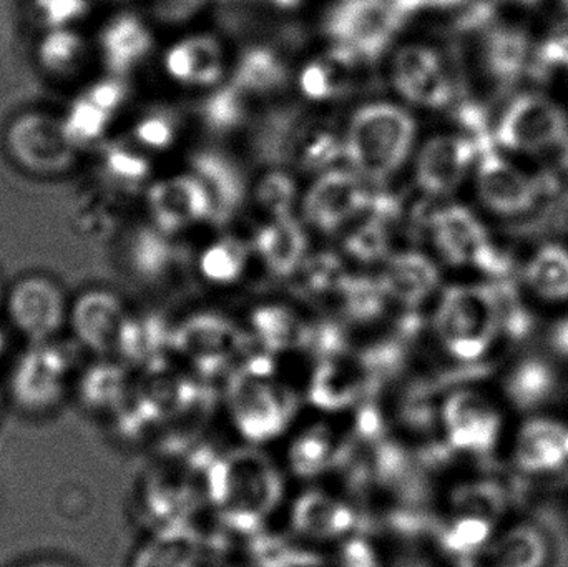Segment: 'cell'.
Listing matches in <instances>:
<instances>
[{"instance_id":"45","label":"cell","mask_w":568,"mask_h":567,"mask_svg":"<svg viewBox=\"0 0 568 567\" xmlns=\"http://www.w3.org/2000/svg\"><path fill=\"white\" fill-rule=\"evenodd\" d=\"M175 135V122L169 113H150L135 126V139L152 149H165Z\"/></svg>"},{"instance_id":"2","label":"cell","mask_w":568,"mask_h":567,"mask_svg":"<svg viewBox=\"0 0 568 567\" xmlns=\"http://www.w3.org/2000/svg\"><path fill=\"white\" fill-rule=\"evenodd\" d=\"M416 123L409 113L389 103L367 105L351 120L344 153L354 169L373 182H384L409 155Z\"/></svg>"},{"instance_id":"19","label":"cell","mask_w":568,"mask_h":567,"mask_svg":"<svg viewBox=\"0 0 568 567\" xmlns=\"http://www.w3.org/2000/svg\"><path fill=\"white\" fill-rule=\"evenodd\" d=\"M126 265L133 275L146 285H162L180 276L186 256L182 250L166 240L160 229L140 226L126 239Z\"/></svg>"},{"instance_id":"6","label":"cell","mask_w":568,"mask_h":567,"mask_svg":"<svg viewBox=\"0 0 568 567\" xmlns=\"http://www.w3.org/2000/svg\"><path fill=\"white\" fill-rule=\"evenodd\" d=\"M6 145L20 169L42 176L69 172L79 155V149L67 136L62 119L43 112L17 117L7 129Z\"/></svg>"},{"instance_id":"16","label":"cell","mask_w":568,"mask_h":567,"mask_svg":"<svg viewBox=\"0 0 568 567\" xmlns=\"http://www.w3.org/2000/svg\"><path fill=\"white\" fill-rule=\"evenodd\" d=\"M149 205L163 233H173L199 220H210L212 202L196 176H176L150 189Z\"/></svg>"},{"instance_id":"52","label":"cell","mask_w":568,"mask_h":567,"mask_svg":"<svg viewBox=\"0 0 568 567\" xmlns=\"http://www.w3.org/2000/svg\"><path fill=\"white\" fill-rule=\"evenodd\" d=\"M20 567H79V566L70 565V563H65V561H57V559H42V561L29 563V565L20 566Z\"/></svg>"},{"instance_id":"29","label":"cell","mask_w":568,"mask_h":567,"mask_svg":"<svg viewBox=\"0 0 568 567\" xmlns=\"http://www.w3.org/2000/svg\"><path fill=\"white\" fill-rule=\"evenodd\" d=\"M37 60L49 75L70 79L85 65V39L72 27L45 30L37 45Z\"/></svg>"},{"instance_id":"30","label":"cell","mask_w":568,"mask_h":567,"mask_svg":"<svg viewBox=\"0 0 568 567\" xmlns=\"http://www.w3.org/2000/svg\"><path fill=\"white\" fill-rule=\"evenodd\" d=\"M233 82L253 95H266L286 85V63L268 47H253L243 53Z\"/></svg>"},{"instance_id":"4","label":"cell","mask_w":568,"mask_h":567,"mask_svg":"<svg viewBox=\"0 0 568 567\" xmlns=\"http://www.w3.org/2000/svg\"><path fill=\"white\" fill-rule=\"evenodd\" d=\"M77 353L65 343L30 345L17 360L10 375L9 396L22 412L42 415L55 409L65 398L72 383Z\"/></svg>"},{"instance_id":"1","label":"cell","mask_w":568,"mask_h":567,"mask_svg":"<svg viewBox=\"0 0 568 567\" xmlns=\"http://www.w3.org/2000/svg\"><path fill=\"white\" fill-rule=\"evenodd\" d=\"M436 328L447 352L460 362L489 355L504 335L503 302L497 285H459L446 290Z\"/></svg>"},{"instance_id":"15","label":"cell","mask_w":568,"mask_h":567,"mask_svg":"<svg viewBox=\"0 0 568 567\" xmlns=\"http://www.w3.org/2000/svg\"><path fill=\"white\" fill-rule=\"evenodd\" d=\"M394 82L406 99L420 105L440 109L454 99V85L443 60L427 47L410 45L397 53Z\"/></svg>"},{"instance_id":"9","label":"cell","mask_w":568,"mask_h":567,"mask_svg":"<svg viewBox=\"0 0 568 567\" xmlns=\"http://www.w3.org/2000/svg\"><path fill=\"white\" fill-rule=\"evenodd\" d=\"M444 419L450 442L469 455H493L506 439L507 405L500 396L476 389L454 393Z\"/></svg>"},{"instance_id":"24","label":"cell","mask_w":568,"mask_h":567,"mask_svg":"<svg viewBox=\"0 0 568 567\" xmlns=\"http://www.w3.org/2000/svg\"><path fill=\"white\" fill-rule=\"evenodd\" d=\"M202 539L183 525L155 529L130 558L129 567H202Z\"/></svg>"},{"instance_id":"25","label":"cell","mask_w":568,"mask_h":567,"mask_svg":"<svg viewBox=\"0 0 568 567\" xmlns=\"http://www.w3.org/2000/svg\"><path fill=\"white\" fill-rule=\"evenodd\" d=\"M527 292L547 305L568 302V249L560 243L540 246L523 270Z\"/></svg>"},{"instance_id":"49","label":"cell","mask_w":568,"mask_h":567,"mask_svg":"<svg viewBox=\"0 0 568 567\" xmlns=\"http://www.w3.org/2000/svg\"><path fill=\"white\" fill-rule=\"evenodd\" d=\"M166 69L175 79L192 83V55L186 42L179 43L166 57Z\"/></svg>"},{"instance_id":"13","label":"cell","mask_w":568,"mask_h":567,"mask_svg":"<svg viewBox=\"0 0 568 567\" xmlns=\"http://www.w3.org/2000/svg\"><path fill=\"white\" fill-rule=\"evenodd\" d=\"M480 146L469 135H440L429 140L417 160V182L429 195L454 192L479 160Z\"/></svg>"},{"instance_id":"26","label":"cell","mask_w":568,"mask_h":567,"mask_svg":"<svg viewBox=\"0 0 568 567\" xmlns=\"http://www.w3.org/2000/svg\"><path fill=\"white\" fill-rule=\"evenodd\" d=\"M379 280L387 295L406 305H417L434 292L439 283V272L420 253H399L387 262Z\"/></svg>"},{"instance_id":"38","label":"cell","mask_w":568,"mask_h":567,"mask_svg":"<svg viewBox=\"0 0 568 567\" xmlns=\"http://www.w3.org/2000/svg\"><path fill=\"white\" fill-rule=\"evenodd\" d=\"M246 250L236 240H223L203 255L202 270L215 282H233L245 269Z\"/></svg>"},{"instance_id":"17","label":"cell","mask_w":568,"mask_h":567,"mask_svg":"<svg viewBox=\"0 0 568 567\" xmlns=\"http://www.w3.org/2000/svg\"><path fill=\"white\" fill-rule=\"evenodd\" d=\"M534 47L524 30L517 27H490L480 43V65L490 82L500 89L516 85L530 73Z\"/></svg>"},{"instance_id":"8","label":"cell","mask_w":568,"mask_h":567,"mask_svg":"<svg viewBox=\"0 0 568 567\" xmlns=\"http://www.w3.org/2000/svg\"><path fill=\"white\" fill-rule=\"evenodd\" d=\"M546 183L516 165L494 143L480 149L476 165L477 193L484 206L496 215L516 219L532 212L546 193Z\"/></svg>"},{"instance_id":"3","label":"cell","mask_w":568,"mask_h":567,"mask_svg":"<svg viewBox=\"0 0 568 567\" xmlns=\"http://www.w3.org/2000/svg\"><path fill=\"white\" fill-rule=\"evenodd\" d=\"M568 139L566 110L540 92L517 95L493 130L494 145L507 155L539 156L554 153Z\"/></svg>"},{"instance_id":"48","label":"cell","mask_w":568,"mask_h":567,"mask_svg":"<svg viewBox=\"0 0 568 567\" xmlns=\"http://www.w3.org/2000/svg\"><path fill=\"white\" fill-rule=\"evenodd\" d=\"M334 567H381V565L371 546H367L364 541L351 539L349 543L343 546L341 553H337Z\"/></svg>"},{"instance_id":"36","label":"cell","mask_w":568,"mask_h":567,"mask_svg":"<svg viewBox=\"0 0 568 567\" xmlns=\"http://www.w3.org/2000/svg\"><path fill=\"white\" fill-rule=\"evenodd\" d=\"M236 332L229 322L215 315L195 316L176 332L175 342L182 348L193 352H222L229 345H235Z\"/></svg>"},{"instance_id":"41","label":"cell","mask_w":568,"mask_h":567,"mask_svg":"<svg viewBox=\"0 0 568 567\" xmlns=\"http://www.w3.org/2000/svg\"><path fill=\"white\" fill-rule=\"evenodd\" d=\"M89 10L90 0H32L33 19L45 30L65 29Z\"/></svg>"},{"instance_id":"11","label":"cell","mask_w":568,"mask_h":567,"mask_svg":"<svg viewBox=\"0 0 568 567\" xmlns=\"http://www.w3.org/2000/svg\"><path fill=\"white\" fill-rule=\"evenodd\" d=\"M513 465L527 478L556 476L568 468V425L564 419L534 415L513 433Z\"/></svg>"},{"instance_id":"21","label":"cell","mask_w":568,"mask_h":567,"mask_svg":"<svg viewBox=\"0 0 568 567\" xmlns=\"http://www.w3.org/2000/svg\"><path fill=\"white\" fill-rule=\"evenodd\" d=\"M559 388L557 369L547 360L529 356L507 372L500 398L513 409L536 415L556 398Z\"/></svg>"},{"instance_id":"57","label":"cell","mask_w":568,"mask_h":567,"mask_svg":"<svg viewBox=\"0 0 568 567\" xmlns=\"http://www.w3.org/2000/svg\"><path fill=\"white\" fill-rule=\"evenodd\" d=\"M0 300H2V282H0Z\"/></svg>"},{"instance_id":"54","label":"cell","mask_w":568,"mask_h":567,"mask_svg":"<svg viewBox=\"0 0 568 567\" xmlns=\"http://www.w3.org/2000/svg\"><path fill=\"white\" fill-rule=\"evenodd\" d=\"M503 2L510 3V6L526 7V9H529V7L539 6L542 0H503Z\"/></svg>"},{"instance_id":"44","label":"cell","mask_w":568,"mask_h":567,"mask_svg":"<svg viewBox=\"0 0 568 567\" xmlns=\"http://www.w3.org/2000/svg\"><path fill=\"white\" fill-rule=\"evenodd\" d=\"M253 322L262 338L272 346L284 345L294 330L293 315L276 306L258 310L253 316Z\"/></svg>"},{"instance_id":"22","label":"cell","mask_w":568,"mask_h":567,"mask_svg":"<svg viewBox=\"0 0 568 567\" xmlns=\"http://www.w3.org/2000/svg\"><path fill=\"white\" fill-rule=\"evenodd\" d=\"M99 45L110 75L125 77L145 59L153 39L149 27L139 17L120 13L103 27Z\"/></svg>"},{"instance_id":"27","label":"cell","mask_w":568,"mask_h":567,"mask_svg":"<svg viewBox=\"0 0 568 567\" xmlns=\"http://www.w3.org/2000/svg\"><path fill=\"white\" fill-rule=\"evenodd\" d=\"M306 235L293 216L276 219L260 232L256 249L276 275H293L306 253Z\"/></svg>"},{"instance_id":"34","label":"cell","mask_w":568,"mask_h":567,"mask_svg":"<svg viewBox=\"0 0 568 567\" xmlns=\"http://www.w3.org/2000/svg\"><path fill=\"white\" fill-rule=\"evenodd\" d=\"M113 196L105 190L87 189L77 196L73 222L82 235L92 240H106L115 233L119 219L113 209Z\"/></svg>"},{"instance_id":"37","label":"cell","mask_w":568,"mask_h":567,"mask_svg":"<svg viewBox=\"0 0 568 567\" xmlns=\"http://www.w3.org/2000/svg\"><path fill=\"white\" fill-rule=\"evenodd\" d=\"M337 292L343 295L344 306L354 318H371L383 310L384 295H387L381 280L364 276H344Z\"/></svg>"},{"instance_id":"14","label":"cell","mask_w":568,"mask_h":567,"mask_svg":"<svg viewBox=\"0 0 568 567\" xmlns=\"http://www.w3.org/2000/svg\"><path fill=\"white\" fill-rule=\"evenodd\" d=\"M369 195L356 175L333 170L311 186L304 199V215L317 229L334 232L366 210Z\"/></svg>"},{"instance_id":"42","label":"cell","mask_w":568,"mask_h":567,"mask_svg":"<svg viewBox=\"0 0 568 567\" xmlns=\"http://www.w3.org/2000/svg\"><path fill=\"white\" fill-rule=\"evenodd\" d=\"M296 196V186L293 180L282 172H272L262 180L258 186L260 205L268 210L276 219L290 215Z\"/></svg>"},{"instance_id":"23","label":"cell","mask_w":568,"mask_h":567,"mask_svg":"<svg viewBox=\"0 0 568 567\" xmlns=\"http://www.w3.org/2000/svg\"><path fill=\"white\" fill-rule=\"evenodd\" d=\"M307 120L297 107H280L266 112L253 129L252 146L256 159L270 165L293 163L297 142Z\"/></svg>"},{"instance_id":"18","label":"cell","mask_w":568,"mask_h":567,"mask_svg":"<svg viewBox=\"0 0 568 567\" xmlns=\"http://www.w3.org/2000/svg\"><path fill=\"white\" fill-rule=\"evenodd\" d=\"M552 556L549 533L532 519L503 526L484 553L486 567H549Z\"/></svg>"},{"instance_id":"31","label":"cell","mask_w":568,"mask_h":567,"mask_svg":"<svg viewBox=\"0 0 568 567\" xmlns=\"http://www.w3.org/2000/svg\"><path fill=\"white\" fill-rule=\"evenodd\" d=\"M125 372L112 363L100 362L83 369L77 379V395L83 408L90 412L112 409L125 389Z\"/></svg>"},{"instance_id":"56","label":"cell","mask_w":568,"mask_h":567,"mask_svg":"<svg viewBox=\"0 0 568 567\" xmlns=\"http://www.w3.org/2000/svg\"><path fill=\"white\" fill-rule=\"evenodd\" d=\"M560 2H562V6L568 10V0H560Z\"/></svg>"},{"instance_id":"28","label":"cell","mask_w":568,"mask_h":567,"mask_svg":"<svg viewBox=\"0 0 568 567\" xmlns=\"http://www.w3.org/2000/svg\"><path fill=\"white\" fill-rule=\"evenodd\" d=\"M99 179L110 195H130L145 182L149 162L126 143L113 142L103 146L99 156Z\"/></svg>"},{"instance_id":"35","label":"cell","mask_w":568,"mask_h":567,"mask_svg":"<svg viewBox=\"0 0 568 567\" xmlns=\"http://www.w3.org/2000/svg\"><path fill=\"white\" fill-rule=\"evenodd\" d=\"M112 117L82 93L70 103L62 123L70 142L80 150L103 139Z\"/></svg>"},{"instance_id":"5","label":"cell","mask_w":568,"mask_h":567,"mask_svg":"<svg viewBox=\"0 0 568 567\" xmlns=\"http://www.w3.org/2000/svg\"><path fill=\"white\" fill-rule=\"evenodd\" d=\"M407 16L396 0H337L327 12L324 30L337 43L356 53L364 63L383 55Z\"/></svg>"},{"instance_id":"51","label":"cell","mask_w":568,"mask_h":567,"mask_svg":"<svg viewBox=\"0 0 568 567\" xmlns=\"http://www.w3.org/2000/svg\"><path fill=\"white\" fill-rule=\"evenodd\" d=\"M550 345L557 356L568 360V315L554 325L550 332Z\"/></svg>"},{"instance_id":"43","label":"cell","mask_w":568,"mask_h":567,"mask_svg":"<svg viewBox=\"0 0 568 567\" xmlns=\"http://www.w3.org/2000/svg\"><path fill=\"white\" fill-rule=\"evenodd\" d=\"M303 288L310 293H324L339 288L344 280L339 260L333 255H320L304 269Z\"/></svg>"},{"instance_id":"10","label":"cell","mask_w":568,"mask_h":567,"mask_svg":"<svg viewBox=\"0 0 568 567\" xmlns=\"http://www.w3.org/2000/svg\"><path fill=\"white\" fill-rule=\"evenodd\" d=\"M7 312L13 328L30 345L52 342L67 320L65 296L52 280L27 276L10 290Z\"/></svg>"},{"instance_id":"12","label":"cell","mask_w":568,"mask_h":567,"mask_svg":"<svg viewBox=\"0 0 568 567\" xmlns=\"http://www.w3.org/2000/svg\"><path fill=\"white\" fill-rule=\"evenodd\" d=\"M129 316L122 300L109 290H89L70 310V325L77 342L99 356L119 353Z\"/></svg>"},{"instance_id":"32","label":"cell","mask_w":568,"mask_h":567,"mask_svg":"<svg viewBox=\"0 0 568 567\" xmlns=\"http://www.w3.org/2000/svg\"><path fill=\"white\" fill-rule=\"evenodd\" d=\"M253 93L230 80L222 89L216 90L212 97L200 107L202 119L213 132H232L236 126L243 125L252 109Z\"/></svg>"},{"instance_id":"50","label":"cell","mask_w":568,"mask_h":567,"mask_svg":"<svg viewBox=\"0 0 568 567\" xmlns=\"http://www.w3.org/2000/svg\"><path fill=\"white\" fill-rule=\"evenodd\" d=\"M466 0H396V6L399 7L404 16L414 12L424 7H433V9H449V7H457Z\"/></svg>"},{"instance_id":"46","label":"cell","mask_w":568,"mask_h":567,"mask_svg":"<svg viewBox=\"0 0 568 567\" xmlns=\"http://www.w3.org/2000/svg\"><path fill=\"white\" fill-rule=\"evenodd\" d=\"M83 95L89 97L100 109L115 115L116 110L125 103L129 89H126V83L123 82L122 77L112 75L90 85L83 92Z\"/></svg>"},{"instance_id":"33","label":"cell","mask_w":568,"mask_h":567,"mask_svg":"<svg viewBox=\"0 0 568 567\" xmlns=\"http://www.w3.org/2000/svg\"><path fill=\"white\" fill-rule=\"evenodd\" d=\"M530 73L540 82L560 83L568 89V19L550 27L534 47Z\"/></svg>"},{"instance_id":"39","label":"cell","mask_w":568,"mask_h":567,"mask_svg":"<svg viewBox=\"0 0 568 567\" xmlns=\"http://www.w3.org/2000/svg\"><path fill=\"white\" fill-rule=\"evenodd\" d=\"M346 250L361 262H376L389 250V225L383 220L369 216L353 235L347 239Z\"/></svg>"},{"instance_id":"55","label":"cell","mask_w":568,"mask_h":567,"mask_svg":"<svg viewBox=\"0 0 568 567\" xmlns=\"http://www.w3.org/2000/svg\"><path fill=\"white\" fill-rule=\"evenodd\" d=\"M3 348H6V340H3L2 332H0V355H2Z\"/></svg>"},{"instance_id":"53","label":"cell","mask_w":568,"mask_h":567,"mask_svg":"<svg viewBox=\"0 0 568 567\" xmlns=\"http://www.w3.org/2000/svg\"><path fill=\"white\" fill-rule=\"evenodd\" d=\"M556 153L557 156H559L560 169L568 173V139L562 143V146H560Z\"/></svg>"},{"instance_id":"40","label":"cell","mask_w":568,"mask_h":567,"mask_svg":"<svg viewBox=\"0 0 568 567\" xmlns=\"http://www.w3.org/2000/svg\"><path fill=\"white\" fill-rule=\"evenodd\" d=\"M192 55V83L212 85L222 77V52L215 39L206 36L185 40Z\"/></svg>"},{"instance_id":"47","label":"cell","mask_w":568,"mask_h":567,"mask_svg":"<svg viewBox=\"0 0 568 567\" xmlns=\"http://www.w3.org/2000/svg\"><path fill=\"white\" fill-rule=\"evenodd\" d=\"M205 2L206 0H155L153 12L163 22H183L195 16Z\"/></svg>"},{"instance_id":"20","label":"cell","mask_w":568,"mask_h":567,"mask_svg":"<svg viewBox=\"0 0 568 567\" xmlns=\"http://www.w3.org/2000/svg\"><path fill=\"white\" fill-rule=\"evenodd\" d=\"M192 163L196 179L203 183L212 202L210 220L216 225H225L245 200L246 182L242 169L225 153L213 150L196 153Z\"/></svg>"},{"instance_id":"7","label":"cell","mask_w":568,"mask_h":567,"mask_svg":"<svg viewBox=\"0 0 568 567\" xmlns=\"http://www.w3.org/2000/svg\"><path fill=\"white\" fill-rule=\"evenodd\" d=\"M430 232L436 249L450 265L474 266L497 280L509 272V260L470 210L459 205L437 210L430 216Z\"/></svg>"}]
</instances>
